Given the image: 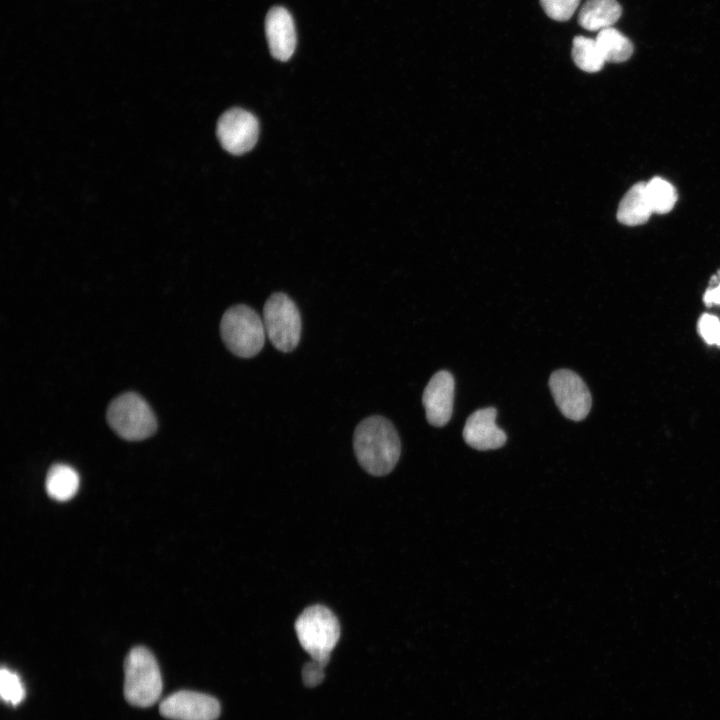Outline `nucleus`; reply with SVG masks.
<instances>
[{"label":"nucleus","mask_w":720,"mask_h":720,"mask_svg":"<svg viewBox=\"0 0 720 720\" xmlns=\"http://www.w3.org/2000/svg\"><path fill=\"white\" fill-rule=\"evenodd\" d=\"M354 452L360 466L373 476H384L396 466L401 442L394 425L374 415L363 419L353 435Z\"/></svg>","instance_id":"f257e3e1"},{"label":"nucleus","mask_w":720,"mask_h":720,"mask_svg":"<svg viewBox=\"0 0 720 720\" xmlns=\"http://www.w3.org/2000/svg\"><path fill=\"white\" fill-rule=\"evenodd\" d=\"M295 630L302 648L313 660L329 662L330 654L340 638V624L326 606L307 607L295 621Z\"/></svg>","instance_id":"f03ea898"},{"label":"nucleus","mask_w":720,"mask_h":720,"mask_svg":"<svg viewBox=\"0 0 720 720\" xmlns=\"http://www.w3.org/2000/svg\"><path fill=\"white\" fill-rule=\"evenodd\" d=\"M124 697L136 707L155 704L162 692V678L154 655L145 647H134L124 661Z\"/></svg>","instance_id":"7ed1b4c3"},{"label":"nucleus","mask_w":720,"mask_h":720,"mask_svg":"<svg viewBox=\"0 0 720 720\" xmlns=\"http://www.w3.org/2000/svg\"><path fill=\"white\" fill-rule=\"evenodd\" d=\"M220 333L228 350L241 358L256 356L263 348L266 336L263 319L244 304L234 305L224 312Z\"/></svg>","instance_id":"20e7f679"},{"label":"nucleus","mask_w":720,"mask_h":720,"mask_svg":"<svg viewBox=\"0 0 720 720\" xmlns=\"http://www.w3.org/2000/svg\"><path fill=\"white\" fill-rule=\"evenodd\" d=\"M107 421L123 439L139 441L153 435L157 420L148 403L138 394L124 393L108 406Z\"/></svg>","instance_id":"39448f33"},{"label":"nucleus","mask_w":720,"mask_h":720,"mask_svg":"<svg viewBox=\"0 0 720 720\" xmlns=\"http://www.w3.org/2000/svg\"><path fill=\"white\" fill-rule=\"evenodd\" d=\"M266 336L279 351H293L301 337V315L295 302L282 292L273 293L263 307Z\"/></svg>","instance_id":"423d86ee"},{"label":"nucleus","mask_w":720,"mask_h":720,"mask_svg":"<svg viewBox=\"0 0 720 720\" xmlns=\"http://www.w3.org/2000/svg\"><path fill=\"white\" fill-rule=\"evenodd\" d=\"M549 387L559 411L566 418L581 421L591 408V395L582 378L568 369L554 371L549 378Z\"/></svg>","instance_id":"0eeeda50"},{"label":"nucleus","mask_w":720,"mask_h":720,"mask_svg":"<svg viewBox=\"0 0 720 720\" xmlns=\"http://www.w3.org/2000/svg\"><path fill=\"white\" fill-rule=\"evenodd\" d=\"M216 133L227 152L241 155L250 151L256 144L259 123L252 113L241 108H232L219 118Z\"/></svg>","instance_id":"6e6552de"},{"label":"nucleus","mask_w":720,"mask_h":720,"mask_svg":"<svg viewBox=\"0 0 720 720\" xmlns=\"http://www.w3.org/2000/svg\"><path fill=\"white\" fill-rule=\"evenodd\" d=\"M159 711L172 720H216L221 708L218 700L210 695L183 690L165 698Z\"/></svg>","instance_id":"1a4fd4ad"},{"label":"nucleus","mask_w":720,"mask_h":720,"mask_svg":"<svg viewBox=\"0 0 720 720\" xmlns=\"http://www.w3.org/2000/svg\"><path fill=\"white\" fill-rule=\"evenodd\" d=\"M455 382L452 374L446 370L435 373L426 385L422 403L426 419L430 425H446L453 413Z\"/></svg>","instance_id":"9d476101"},{"label":"nucleus","mask_w":720,"mask_h":720,"mask_svg":"<svg viewBox=\"0 0 720 720\" xmlns=\"http://www.w3.org/2000/svg\"><path fill=\"white\" fill-rule=\"evenodd\" d=\"M497 411L486 407L473 412L463 428L464 441L474 449L485 451L502 447L507 440L506 433L496 424Z\"/></svg>","instance_id":"9b49d317"},{"label":"nucleus","mask_w":720,"mask_h":720,"mask_svg":"<svg viewBox=\"0 0 720 720\" xmlns=\"http://www.w3.org/2000/svg\"><path fill=\"white\" fill-rule=\"evenodd\" d=\"M272 56L280 61L291 58L296 47V31L291 14L283 7L272 8L265 21Z\"/></svg>","instance_id":"f8f14e48"},{"label":"nucleus","mask_w":720,"mask_h":720,"mask_svg":"<svg viewBox=\"0 0 720 720\" xmlns=\"http://www.w3.org/2000/svg\"><path fill=\"white\" fill-rule=\"evenodd\" d=\"M621 13L616 0H587L579 11L578 22L586 30L601 31L612 27Z\"/></svg>","instance_id":"ddd939ff"},{"label":"nucleus","mask_w":720,"mask_h":720,"mask_svg":"<svg viewBox=\"0 0 720 720\" xmlns=\"http://www.w3.org/2000/svg\"><path fill=\"white\" fill-rule=\"evenodd\" d=\"M653 213L646 193V183L639 182L633 185L621 199L617 219L627 226H636L645 223Z\"/></svg>","instance_id":"4468645a"},{"label":"nucleus","mask_w":720,"mask_h":720,"mask_svg":"<svg viewBox=\"0 0 720 720\" xmlns=\"http://www.w3.org/2000/svg\"><path fill=\"white\" fill-rule=\"evenodd\" d=\"M77 471L66 464H54L48 471L45 488L47 494L56 501H68L75 496L79 488Z\"/></svg>","instance_id":"2eb2a0df"},{"label":"nucleus","mask_w":720,"mask_h":720,"mask_svg":"<svg viewBox=\"0 0 720 720\" xmlns=\"http://www.w3.org/2000/svg\"><path fill=\"white\" fill-rule=\"evenodd\" d=\"M595 40L605 62H624L633 53L630 40L613 27L599 31Z\"/></svg>","instance_id":"dca6fc26"},{"label":"nucleus","mask_w":720,"mask_h":720,"mask_svg":"<svg viewBox=\"0 0 720 720\" xmlns=\"http://www.w3.org/2000/svg\"><path fill=\"white\" fill-rule=\"evenodd\" d=\"M571 54L576 66L585 72H598L605 63L596 40L585 36L573 39Z\"/></svg>","instance_id":"f3484780"},{"label":"nucleus","mask_w":720,"mask_h":720,"mask_svg":"<svg viewBox=\"0 0 720 720\" xmlns=\"http://www.w3.org/2000/svg\"><path fill=\"white\" fill-rule=\"evenodd\" d=\"M646 193L654 213H668L677 201L674 186L660 177H655L646 183Z\"/></svg>","instance_id":"a211bd4d"},{"label":"nucleus","mask_w":720,"mask_h":720,"mask_svg":"<svg viewBox=\"0 0 720 720\" xmlns=\"http://www.w3.org/2000/svg\"><path fill=\"white\" fill-rule=\"evenodd\" d=\"M0 694L5 702L14 706L25 697V689L18 674L4 667L0 671Z\"/></svg>","instance_id":"6ab92c4d"},{"label":"nucleus","mask_w":720,"mask_h":720,"mask_svg":"<svg viewBox=\"0 0 720 720\" xmlns=\"http://www.w3.org/2000/svg\"><path fill=\"white\" fill-rule=\"evenodd\" d=\"M580 0H540L545 13L556 21H566L575 13Z\"/></svg>","instance_id":"aec40b11"},{"label":"nucleus","mask_w":720,"mask_h":720,"mask_svg":"<svg viewBox=\"0 0 720 720\" xmlns=\"http://www.w3.org/2000/svg\"><path fill=\"white\" fill-rule=\"evenodd\" d=\"M698 332L703 340L709 344H716L717 335L720 328V320L711 314H703L697 324Z\"/></svg>","instance_id":"412c9836"},{"label":"nucleus","mask_w":720,"mask_h":720,"mask_svg":"<svg viewBox=\"0 0 720 720\" xmlns=\"http://www.w3.org/2000/svg\"><path fill=\"white\" fill-rule=\"evenodd\" d=\"M327 663L313 660L306 663L302 669L303 683L307 687H315L319 685L325 676L324 669Z\"/></svg>","instance_id":"4be33fe9"},{"label":"nucleus","mask_w":720,"mask_h":720,"mask_svg":"<svg viewBox=\"0 0 720 720\" xmlns=\"http://www.w3.org/2000/svg\"><path fill=\"white\" fill-rule=\"evenodd\" d=\"M710 286L703 296V301L707 307L712 305H720V273L711 279Z\"/></svg>","instance_id":"5701e85b"},{"label":"nucleus","mask_w":720,"mask_h":720,"mask_svg":"<svg viewBox=\"0 0 720 720\" xmlns=\"http://www.w3.org/2000/svg\"><path fill=\"white\" fill-rule=\"evenodd\" d=\"M715 345H717V346L720 347V328H719V332H718V335H717V339H716V344H715Z\"/></svg>","instance_id":"b1692460"}]
</instances>
